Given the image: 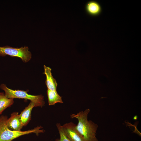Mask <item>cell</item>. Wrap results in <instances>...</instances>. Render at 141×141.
Here are the masks:
<instances>
[{
  "instance_id": "2",
  "label": "cell",
  "mask_w": 141,
  "mask_h": 141,
  "mask_svg": "<svg viewBox=\"0 0 141 141\" xmlns=\"http://www.w3.org/2000/svg\"><path fill=\"white\" fill-rule=\"evenodd\" d=\"M7 116L2 115L0 117V141H11L20 136L34 133L38 136L39 133L45 132L44 130L40 129V126L33 129L25 131H16L10 130L8 127L7 122L8 119Z\"/></svg>"
},
{
  "instance_id": "11",
  "label": "cell",
  "mask_w": 141,
  "mask_h": 141,
  "mask_svg": "<svg viewBox=\"0 0 141 141\" xmlns=\"http://www.w3.org/2000/svg\"><path fill=\"white\" fill-rule=\"evenodd\" d=\"M14 102L13 99L8 98L3 92H0V115L5 109L12 105Z\"/></svg>"
},
{
  "instance_id": "10",
  "label": "cell",
  "mask_w": 141,
  "mask_h": 141,
  "mask_svg": "<svg viewBox=\"0 0 141 141\" xmlns=\"http://www.w3.org/2000/svg\"><path fill=\"white\" fill-rule=\"evenodd\" d=\"M47 93L49 105H54L57 103H63L62 97L57 93L56 91L48 89Z\"/></svg>"
},
{
  "instance_id": "8",
  "label": "cell",
  "mask_w": 141,
  "mask_h": 141,
  "mask_svg": "<svg viewBox=\"0 0 141 141\" xmlns=\"http://www.w3.org/2000/svg\"><path fill=\"white\" fill-rule=\"evenodd\" d=\"M34 107H36L35 104L31 101L28 105L19 115L23 126H26L30 120L31 111Z\"/></svg>"
},
{
  "instance_id": "12",
  "label": "cell",
  "mask_w": 141,
  "mask_h": 141,
  "mask_svg": "<svg viewBox=\"0 0 141 141\" xmlns=\"http://www.w3.org/2000/svg\"><path fill=\"white\" fill-rule=\"evenodd\" d=\"M56 126L58 130L60 138L57 140H56V141H70L66 137L63 131L62 126L60 123H57Z\"/></svg>"
},
{
  "instance_id": "4",
  "label": "cell",
  "mask_w": 141,
  "mask_h": 141,
  "mask_svg": "<svg viewBox=\"0 0 141 141\" xmlns=\"http://www.w3.org/2000/svg\"><path fill=\"white\" fill-rule=\"evenodd\" d=\"M7 55L19 57L26 63L28 62L32 57L31 54L28 46L19 48L8 46H0V56H5Z\"/></svg>"
},
{
  "instance_id": "3",
  "label": "cell",
  "mask_w": 141,
  "mask_h": 141,
  "mask_svg": "<svg viewBox=\"0 0 141 141\" xmlns=\"http://www.w3.org/2000/svg\"><path fill=\"white\" fill-rule=\"evenodd\" d=\"M0 88L4 91L5 96L8 98L13 99L15 98H22L29 100L35 103L36 107H42L44 105L45 102L44 96L42 95H31L28 94L25 91L12 90L8 88L4 84H1Z\"/></svg>"
},
{
  "instance_id": "5",
  "label": "cell",
  "mask_w": 141,
  "mask_h": 141,
  "mask_svg": "<svg viewBox=\"0 0 141 141\" xmlns=\"http://www.w3.org/2000/svg\"><path fill=\"white\" fill-rule=\"evenodd\" d=\"M76 126L70 122L65 124L62 127L65 135L70 141H85L76 130Z\"/></svg>"
},
{
  "instance_id": "6",
  "label": "cell",
  "mask_w": 141,
  "mask_h": 141,
  "mask_svg": "<svg viewBox=\"0 0 141 141\" xmlns=\"http://www.w3.org/2000/svg\"><path fill=\"white\" fill-rule=\"evenodd\" d=\"M7 124L8 128L10 130L16 131H21L23 126L20 119L18 113L14 112L8 119Z\"/></svg>"
},
{
  "instance_id": "1",
  "label": "cell",
  "mask_w": 141,
  "mask_h": 141,
  "mask_svg": "<svg viewBox=\"0 0 141 141\" xmlns=\"http://www.w3.org/2000/svg\"><path fill=\"white\" fill-rule=\"evenodd\" d=\"M89 109L81 111L77 114H72V118H76L78 120L76 130L85 141H98L96 137L98 125L91 120H88V115Z\"/></svg>"
},
{
  "instance_id": "9",
  "label": "cell",
  "mask_w": 141,
  "mask_h": 141,
  "mask_svg": "<svg viewBox=\"0 0 141 141\" xmlns=\"http://www.w3.org/2000/svg\"><path fill=\"white\" fill-rule=\"evenodd\" d=\"M85 9L89 15L93 16L98 15L102 11L100 4L97 2L94 1L87 2L86 4Z\"/></svg>"
},
{
  "instance_id": "7",
  "label": "cell",
  "mask_w": 141,
  "mask_h": 141,
  "mask_svg": "<svg viewBox=\"0 0 141 141\" xmlns=\"http://www.w3.org/2000/svg\"><path fill=\"white\" fill-rule=\"evenodd\" d=\"M44 72L43 73L46 76L45 84L48 89L52 91H56L57 85L56 80L52 75L51 69L49 67L44 65Z\"/></svg>"
}]
</instances>
